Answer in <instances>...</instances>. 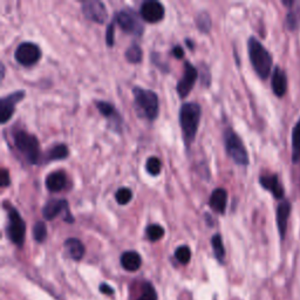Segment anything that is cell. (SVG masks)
Segmentation results:
<instances>
[{
  "mask_svg": "<svg viewBox=\"0 0 300 300\" xmlns=\"http://www.w3.org/2000/svg\"><path fill=\"white\" fill-rule=\"evenodd\" d=\"M134 101L137 115L142 119L154 121L158 116L159 102L155 92L141 87H134Z\"/></svg>",
  "mask_w": 300,
  "mask_h": 300,
  "instance_id": "3",
  "label": "cell"
},
{
  "mask_svg": "<svg viewBox=\"0 0 300 300\" xmlns=\"http://www.w3.org/2000/svg\"><path fill=\"white\" fill-rule=\"evenodd\" d=\"M82 13L91 21L103 24L108 19V12L103 2L98 0H88L82 4Z\"/></svg>",
  "mask_w": 300,
  "mask_h": 300,
  "instance_id": "10",
  "label": "cell"
},
{
  "mask_svg": "<svg viewBox=\"0 0 300 300\" xmlns=\"http://www.w3.org/2000/svg\"><path fill=\"white\" fill-rule=\"evenodd\" d=\"M224 143L225 149L228 155L235 161L238 165H248L249 164V154L247 148L243 145L237 134L232 129H226L224 133Z\"/></svg>",
  "mask_w": 300,
  "mask_h": 300,
  "instance_id": "5",
  "label": "cell"
},
{
  "mask_svg": "<svg viewBox=\"0 0 300 300\" xmlns=\"http://www.w3.org/2000/svg\"><path fill=\"white\" fill-rule=\"evenodd\" d=\"M147 238L151 242H157L159 239L163 238L164 236V229L158 224H151L148 225L146 229Z\"/></svg>",
  "mask_w": 300,
  "mask_h": 300,
  "instance_id": "26",
  "label": "cell"
},
{
  "mask_svg": "<svg viewBox=\"0 0 300 300\" xmlns=\"http://www.w3.org/2000/svg\"><path fill=\"white\" fill-rule=\"evenodd\" d=\"M114 32H115V27L114 24H110L107 28L106 32V43L109 47L114 46Z\"/></svg>",
  "mask_w": 300,
  "mask_h": 300,
  "instance_id": "33",
  "label": "cell"
},
{
  "mask_svg": "<svg viewBox=\"0 0 300 300\" xmlns=\"http://www.w3.org/2000/svg\"><path fill=\"white\" fill-rule=\"evenodd\" d=\"M200 115H202V109L196 102H188L181 107L180 124L187 146H190L195 141L197 130H199Z\"/></svg>",
  "mask_w": 300,
  "mask_h": 300,
  "instance_id": "1",
  "label": "cell"
},
{
  "mask_svg": "<svg viewBox=\"0 0 300 300\" xmlns=\"http://www.w3.org/2000/svg\"><path fill=\"white\" fill-rule=\"evenodd\" d=\"M65 248L69 257L74 260H81L85 256V245L78 238H68L65 242Z\"/></svg>",
  "mask_w": 300,
  "mask_h": 300,
  "instance_id": "20",
  "label": "cell"
},
{
  "mask_svg": "<svg viewBox=\"0 0 300 300\" xmlns=\"http://www.w3.org/2000/svg\"><path fill=\"white\" fill-rule=\"evenodd\" d=\"M120 263L124 270L135 272L141 267L142 258L136 251H126L121 256Z\"/></svg>",
  "mask_w": 300,
  "mask_h": 300,
  "instance_id": "18",
  "label": "cell"
},
{
  "mask_svg": "<svg viewBox=\"0 0 300 300\" xmlns=\"http://www.w3.org/2000/svg\"><path fill=\"white\" fill-rule=\"evenodd\" d=\"M7 210L9 221L8 237L15 245L21 248L25 242V235H26V224L17 209H14L12 205H8Z\"/></svg>",
  "mask_w": 300,
  "mask_h": 300,
  "instance_id": "6",
  "label": "cell"
},
{
  "mask_svg": "<svg viewBox=\"0 0 300 300\" xmlns=\"http://www.w3.org/2000/svg\"><path fill=\"white\" fill-rule=\"evenodd\" d=\"M271 86H272V91L276 97L283 98L285 95L287 91V79L285 72L282 68H279V67L274 68Z\"/></svg>",
  "mask_w": 300,
  "mask_h": 300,
  "instance_id": "16",
  "label": "cell"
},
{
  "mask_svg": "<svg viewBox=\"0 0 300 300\" xmlns=\"http://www.w3.org/2000/svg\"><path fill=\"white\" fill-rule=\"evenodd\" d=\"M14 146L30 164H38L41 158L40 145L38 139L30 133L24 132V130H17L13 134Z\"/></svg>",
  "mask_w": 300,
  "mask_h": 300,
  "instance_id": "4",
  "label": "cell"
},
{
  "mask_svg": "<svg viewBox=\"0 0 300 300\" xmlns=\"http://www.w3.org/2000/svg\"><path fill=\"white\" fill-rule=\"evenodd\" d=\"M100 291L102 293H104V295H108V296L114 295V290L111 289V287L109 285H108V284H101V285H100Z\"/></svg>",
  "mask_w": 300,
  "mask_h": 300,
  "instance_id": "35",
  "label": "cell"
},
{
  "mask_svg": "<svg viewBox=\"0 0 300 300\" xmlns=\"http://www.w3.org/2000/svg\"><path fill=\"white\" fill-rule=\"evenodd\" d=\"M248 50L251 65L258 76L263 80L269 78L272 68V56L269 50L253 37H251L248 41Z\"/></svg>",
  "mask_w": 300,
  "mask_h": 300,
  "instance_id": "2",
  "label": "cell"
},
{
  "mask_svg": "<svg viewBox=\"0 0 300 300\" xmlns=\"http://www.w3.org/2000/svg\"><path fill=\"white\" fill-rule=\"evenodd\" d=\"M133 199V193L132 190L128 189V188H121L116 191V194H115V200H116V202L120 204V205H126V204H128L130 200Z\"/></svg>",
  "mask_w": 300,
  "mask_h": 300,
  "instance_id": "29",
  "label": "cell"
},
{
  "mask_svg": "<svg viewBox=\"0 0 300 300\" xmlns=\"http://www.w3.org/2000/svg\"><path fill=\"white\" fill-rule=\"evenodd\" d=\"M47 237V228L44 222H37L33 226V238L38 243H43Z\"/></svg>",
  "mask_w": 300,
  "mask_h": 300,
  "instance_id": "30",
  "label": "cell"
},
{
  "mask_svg": "<svg viewBox=\"0 0 300 300\" xmlns=\"http://www.w3.org/2000/svg\"><path fill=\"white\" fill-rule=\"evenodd\" d=\"M211 245L213 249V253L217 259H218L219 263H224V258H225V249L224 245H223V241L221 235H215L211 239Z\"/></svg>",
  "mask_w": 300,
  "mask_h": 300,
  "instance_id": "24",
  "label": "cell"
},
{
  "mask_svg": "<svg viewBox=\"0 0 300 300\" xmlns=\"http://www.w3.org/2000/svg\"><path fill=\"white\" fill-rule=\"evenodd\" d=\"M197 78H199V72L195 67L191 65L190 62L184 63V72L183 76H182L180 81L177 84V93L180 94L182 99H184L189 95L191 89L194 88L195 82H196Z\"/></svg>",
  "mask_w": 300,
  "mask_h": 300,
  "instance_id": "12",
  "label": "cell"
},
{
  "mask_svg": "<svg viewBox=\"0 0 300 300\" xmlns=\"http://www.w3.org/2000/svg\"><path fill=\"white\" fill-rule=\"evenodd\" d=\"M142 49L137 44H133L126 50V59L130 63H140L142 61Z\"/></svg>",
  "mask_w": 300,
  "mask_h": 300,
  "instance_id": "25",
  "label": "cell"
},
{
  "mask_svg": "<svg viewBox=\"0 0 300 300\" xmlns=\"http://www.w3.org/2000/svg\"><path fill=\"white\" fill-rule=\"evenodd\" d=\"M292 161L293 163H298L300 161V120L292 132Z\"/></svg>",
  "mask_w": 300,
  "mask_h": 300,
  "instance_id": "22",
  "label": "cell"
},
{
  "mask_svg": "<svg viewBox=\"0 0 300 300\" xmlns=\"http://www.w3.org/2000/svg\"><path fill=\"white\" fill-rule=\"evenodd\" d=\"M186 43H187V45H189V46H190V50H194V44H193V43H191V41H190V40H187V41H186Z\"/></svg>",
  "mask_w": 300,
  "mask_h": 300,
  "instance_id": "37",
  "label": "cell"
},
{
  "mask_svg": "<svg viewBox=\"0 0 300 300\" xmlns=\"http://www.w3.org/2000/svg\"><path fill=\"white\" fill-rule=\"evenodd\" d=\"M0 176H1V187L2 188H6V187H8L9 186V183H11V181H9V174H8V171L6 170V169H1V175H0Z\"/></svg>",
  "mask_w": 300,
  "mask_h": 300,
  "instance_id": "34",
  "label": "cell"
},
{
  "mask_svg": "<svg viewBox=\"0 0 300 300\" xmlns=\"http://www.w3.org/2000/svg\"><path fill=\"white\" fill-rule=\"evenodd\" d=\"M226 203H228V193H226V190L223 189V188H218V189L212 191L209 204L213 211L223 215L225 212Z\"/></svg>",
  "mask_w": 300,
  "mask_h": 300,
  "instance_id": "17",
  "label": "cell"
},
{
  "mask_svg": "<svg viewBox=\"0 0 300 300\" xmlns=\"http://www.w3.org/2000/svg\"><path fill=\"white\" fill-rule=\"evenodd\" d=\"M172 54H174V56L177 57V59H182L184 55V50L181 46H175V49L172 50Z\"/></svg>",
  "mask_w": 300,
  "mask_h": 300,
  "instance_id": "36",
  "label": "cell"
},
{
  "mask_svg": "<svg viewBox=\"0 0 300 300\" xmlns=\"http://www.w3.org/2000/svg\"><path fill=\"white\" fill-rule=\"evenodd\" d=\"M61 212L66 213L65 221L67 223H73L74 218H73L71 212H69L68 207V202L65 200H52L50 202L46 203V205L43 209V216L47 221H52V219L56 218L57 216Z\"/></svg>",
  "mask_w": 300,
  "mask_h": 300,
  "instance_id": "11",
  "label": "cell"
},
{
  "mask_svg": "<svg viewBox=\"0 0 300 300\" xmlns=\"http://www.w3.org/2000/svg\"><path fill=\"white\" fill-rule=\"evenodd\" d=\"M290 213H291V203L289 200H283L277 207V225H278L279 235L284 239L287 230V222H289Z\"/></svg>",
  "mask_w": 300,
  "mask_h": 300,
  "instance_id": "15",
  "label": "cell"
},
{
  "mask_svg": "<svg viewBox=\"0 0 300 300\" xmlns=\"http://www.w3.org/2000/svg\"><path fill=\"white\" fill-rule=\"evenodd\" d=\"M175 258H176L182 265H187L190 261L191 258V251L189 247L182 245V247L177 248L176 251H175Z\"/></svg>",
  "mask_w": 300,
  "mask_h": 300,
  "instance_id": "28",
  "label": "cell"
},
{
  "mask_svg": "<svg viewBox=\"0 0 300 300\" xmlns=\"http://www.w3.org/2000/svg\"><path fill=\"white\" fill-rule=\"evenodd\" d=\"M95 106L100 111L102 116L107 117L108 120L113 121V122L120 124L121 123V119L119 116V114H117L116 109H115V107L113 104H110L109 102H104V101H97L95 102Z\"/></svg>",
  "mask_w": 300,
  "mask_h": 300,
  "instance_id": "21",
  "label": "cell"
},
{
  "mask_svg": "<svg viewBox=\"0 0 300 300\" xmlns=\"http://www.w3.org/2000/svg\"><path fill=\"white\" fill-rule=\"evenodd\" d=\"M66 187V175L62 171H55L46 177V188L50 193L61 191Z\"/></svg>",
  "mask_w": 300,
  "mask_h": 300,
  "instance_id": "19",
  "label": "cell"
},
{
  "mask_svg": "<svg viewBox=\"0 0 300 300\" xmlns=\"http://www.w3.org/2000/svg\"><path fill=\"white\" fill-rule=\"evenodd\" d=\"M259 183L265 190H269L273 195L274 199L280 200L285 195V191H284V188L280 184L277 175H263L259 178Z\"/></svg>",
  "mask_w": 300,
  "mask_h": 300,
  "instance_id": "14",
  "label": "cell"
},
{
  "mask_svg": "<svg viewBox=\"0 0 300 300\" xmlns=\"http://www.w3.org/2000/svg\"><path fill=\"white\" fill-rule=\"evenodd\" d=\"M197 26L203 33H206V32L210 31L211 28V19H210V15L206 13V12H202L197 15Z\"/></svg>",
  "mask_w": 300,
  "mask_h": 300,
  "instance_id": "31",
  "label": "cell"
},
{
  "mask_svg": "<svg viewBox=\"0 0 300 300\" xmlns=\"http://www.w3.org/2000/svg\"><path fill=\"white\" fill-rule=\"evenodd\" d=\"M25 98V92H14V93L6 95L0 100V122L7 123L13 116L15 106Z\"/></svg>",
  "mask_w": 300,
  "mask_h": 300,
  "instance_id": "9",
  "label": "cell"
},
{
  "mask_svg": "<svg viewBox=\"0 0 300 300\" xmlns=\"http://www.w3.org/2000/svg\"><path fill=\"white\" fill-rule=\"evenodd\" d=\"M69 151L67 146L65 145H56L53 148L50 149L49 154L46 156V161H60L68 157Z\"/></svg>",
  "mask_w": 300,
  "mask_h": 300,
  "instance_id": "23",
  "label": "cell"
},
{
  "mask_svg": "<svg viewBox=\"0 0 300 300\" xmlns=\"http://www.w3.org/2000/svg\"><path fill=\"white\" fill-rule=\"evenodd\" d=\"M15 60L22 66H33L41 57V50L33 43H22L14 52Z\"/></svg>",
  "mask_w": 300,
  "mask_h": 300,
  "instance_id": "8",
  "label": "cell"
},
{
  "mask_svg": "<svg viewBox=\"0 0 300 300\" xmlns=\"http://www.w3.org/2000/svg\"><path fill=\"white\" fill-rule=\"evenodd\" d=\"M164 6L159 1H155V0H148L145 1L141 5V9H140V14H141L142 19L150 24H156V22L161 21L164 18Z\"/></svg>",
  "mask_w": 300,
  "mask_h": 300,
  "instance_id": "13",
  "label": "cell"
},
{
  "mask_svg": "<svg viewBox=\"0 0 300 300\" xmlns=\"http://www.w3.org/2000/svg\"><path fill=\"white\" fill-rule=\"evenodd\" d=\"M137 300H157V293H156L154 286L150 283H145L142 287V295Z\"/></svg>",
  "mask_w": 300,
  "mask_h": 300,
  "instance_id": "32",
  "label": "cell"
},
{
  "mask_svg": "<svg viewBox=\"0 0 300 300\" xmlns=\"http://www.w3.org/2000/svg\"><path fill=\"white\" fill-rule=\"evenodd\" d=\"M146 169L150 175H152V176H157V175H159V172H161V170H162L161 159H159L158 157H155V156L149 157L148 159H147Z\"/></svg>",
  "mask_w": 300,
  "mask_h": 300,
  "instance_id": "27",
  "label": "cell"
},
{
  "mask_svg": "<svg viewBox=\"0 0 300 300\" xmlns=\"http://www.w3.org/2000/svg\"><path fill=\"white\" fill-rule=\"evenodd\" d=\"M116 22L126 33L136 37L142 36L145 27H143L141 19L139 18V15L133 9H122V11H120L116 14Z\"/></svg>",
  "mask_w": 300,
  "mask_h": 300,
  "instance_id": "7",
  "label": "cell"
}]
</instances>
